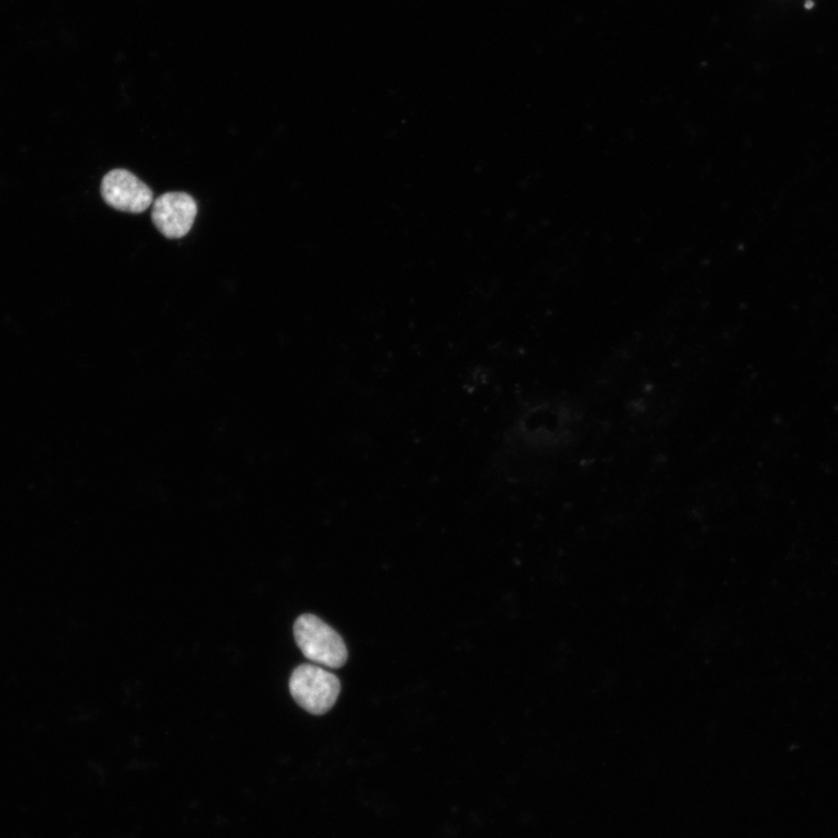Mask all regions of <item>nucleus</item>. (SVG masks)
<instances>
[{
    "mask_svg": "<svg viewBox=\"0 0 838 838\" xmlns=\"http://www.w3.org/2000/svg\"><path fill=\"white\" fill-rule=\"evenodd\" d=\"M294 634L298 648L310 662L332 669H339L346 663L347 649L339 633L317 617H299Z\"/></svg>",
    "mask_w": 838,
    "mask_h": 838,
    "instance_id": "obj_1",
    "label": "nucleus"
},
{
    "mask_svg": "<svg viewBox=\"0 0 838 838\" xmlns=\"http://www.w3.org/2000/svg\"><path fill=\"white\" fill-rule=\"evenodd\" d=\"M289 689L295 701L310 714L323 716L332 709L341 693L339 679L315 666H300L293 672Z\"/></svg>",
    "mask_w": 838,
    "mask_h": 838,
    "instance_id": "obj_2",
    "label": "nucleus"
},
{
    "mask_svg": "<svg viewBox=\"0 0 838 838\" xmlns=\"http://www.w3.org/2000/svg\"><path fill=\"white\" fill-rule=\"evenodd\" d=\"M100 191L107 205L121 213L138 215L154 205V191L129 170L108 172Z\"/></svg>",
    "mask_w": 838,
    "mask_h": 838,
    "instance_id": "obj_3",
    "label": "nucleus"
},
{
    "mask_svg": "<svg viewBox=\"0 0 838 838\" xmlns=\"http://www.w3.org/2000/svg\"><path fill=\"white\" fill-rule=\"evenodd\" d=\"M151 206V220L166 238L181 239L190 233L197 215V205L190 195L164 194Z\"/></svg>",
    "mask_w": 838,
    "mask_h": 838,
    "instance_id": "obj_4",
    "label": "nucleus"
},
{
    "mask_svg": "<svg viewBox=\"0 0 838 838\" xmlns=\"http://www.w3.org/2000/svg\"><path fill=\"white\" fill-rule=\"evenodd\" d=\"M805 8L807 10H810V9L815 8V3L810 2V0H808V2L806 3Z\"/></svg>",
    "mask_w": 838,
    "mask_h": 838,
    "instance_id": "obj_5",
    "label": "nucleus"
}]
</instances>
